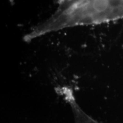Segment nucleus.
Segmentation results:
<instances>
[{"mask_svg":"<svg viewBox=\"0 0 123 123\" xmlns=\"http://www.w3.org/2000/svg\"><path fill=\"white\" fill-rule=\"evenodd\" d=\"M69 15L75 27L123 19V0H73Z\"/></svg>","mask_w":123,"mask_h":123,"instance_id":"1","label":"nucleus"},{"mask_svg":"<svg viewBox=\"0 0 123 123\" xmlns=\"http://www.w3.org/2000/svg\"><path fill=\"white\" fill-rule=\"evenodd\" d=\"M66 96H67V100H68L69 102L71 104L72 108H73V112L74 113L75 123H95L90 118V117L87 116L86 113L79 108V106L77 105L76 103L75 102L74 98L72 96L71 92H68L66 91L64 92Z\"/></svg>","mask_w":123,"mask_h":123,"instance_id":"2","label":"nucleus"}]
</instances>
